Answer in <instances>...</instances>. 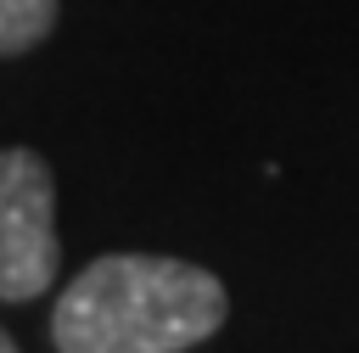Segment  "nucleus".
I'll use <instances>...</instances> for the list:
<instances>
[{"mask_svg": "<svg viewBox=\"0 0 359 353\" xmlns=\"http://www.w3.org/2000/svg\"><path fill=\"white\" fill-rule=\"evenodd\" d=\"M224 286L202 263L163 252H112L56 297V353H185L224 325Z\"/></svg>", "mask_w": 359, "mask_h": 353, "instance_id": "nucleus-1", "label": "nucleus"}, {"mask_svg": "<svg viewBox=\"0 0 359 353\" xmlns=\"http://www.w3.org/2000/svg\"><path fill=\"white\" fill-rule=\"evenodd\" d=\"M0 353H17V342H11V336H6V331H0Z\"/></svg>", "mask_w": 359, "mask_h": 353, "instance_id": "nucleus-4", "label": "nucleus"}, {"mask_svg": "<svg viewBox=\"0 0 359 353\" xmlns=\"http://www.w3.org/2000/svg\"><path fill=\"white\" fill-rule=\"evenodd\" d=\"M56 28V0H0V56L39 45Z\"/></svg>", "mask_w": 359, "mask_h": 353, "instance_id": "nucleus-3", "label": "nucleus"}, {"mask_svg": "<svg viewBox=\"0 0 359 353\" xmlns=\"http://www.w3.org/2000/svg\"><path fill=\"white\" fill-rule=\"evenodd\" d=\"M62 263L56 247V179L39 151H0V297L28 303L50 291Z\"/></svg>", "mask_w": 359, "mask_h": 353, "instance_id": "nucleus-2", "label": "nucleus"}]
</instances>
